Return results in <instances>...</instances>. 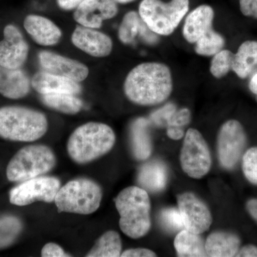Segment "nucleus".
<instances>
[{"label": "nucleus", "mask_w": 257, "mask_h": 257, "mask_svg": "<svg viewBox=\"0 0 257 257\" xmlns=\"http://www.w3.org/2000/svg\"><path fill=\"white\" fill-rule=\"evenodd\" d=\"M242 170L246 178L257 185V147L250 148L243 156Z\"/></svg>", "instance_id": "2f4dec72"}, {"label": "nucleus", "mask_w": 257, "mask_h": 257, "mask_svg": "<svg viewBox=\"0 0 257 257\" xmlns=\"http://www.w3.org/2000/svg\"><path fill=\"white\" fill-rule=\"evenodd\" d=\"M60 187V181L56 177H37L28 179L11 189L10 202L20 207L40 201L53 202Z\"/></svg>", "instance_id": "1a4fd4ad"}, {"label": "nucleus", "mask_w": 257, "mask_h": 257, "mask_svg": "<svg viewBox=\"0 0 257 257\" xmlns=\"http://www.w3.org/2000/svg\"><path fill=\"white\" fill-rule=\"evenodd\" d=\"M31 82L20 69H8L0 66V94L11 99L25 97L30 92Z\"/></svg>", "instance_id": "6ab92c4d"}, {"label": "nucleus", "mask_w": 257, "mask_h": 257, "mask_svg": "<svg viewBox=\"0 0 257 257\" xmlns=\"http://www.w3.org/2000/svg\"><path fill=\"white\" fill-rule=\"evenodd\" d=\"M239 236L232 233L216 231L211 233L205 243L207 256H236L240 248Z\"/></svg>", "instance_id": "aec40b11"}, {"label": "nucleus", "mask_w": 257, "mask_h": 257, "mask_svg": "<svg viewBox=\"0 0 257 257\" xmlns=\"http://www.w3.org/2000/svg\"><path fill=\"white\" fill-rule=\"evenodd\" d=\"M248 87H249L251 92L257 96V72L253 74L252 77L250 79Z\"/></svg>", "instance_id": "79ce46f5"}, {"label": "nucleus", "mask_w": 257, "mask_h": 257, "mask_svg": "<svg viewBox=\"0 0 257 257\" xmlns=\"http://www.w3.org/2000/svg\"><path fill=\"white\" fill-rule=\"evenodd\" d=\"M72 44L94 57H105L110 55L113 42L110 37L96 29L77 26L72 35Z\"/></svg>", "instance_id": "2eb2a0df"}, {"label": "nucleus", "mask_w": 257, "mask_h": 257, "mask_svg": "<svg viewBox=\"0 0 257 257\" xmlns=\"http://www.w3.org/2000/svg\"><path fill=\"white\" fill-rule=\"evenodd\" d=\"M119 212L120 229L133 239L143 237L151 228V203L147 191L141 187H128L115 199Z\"/></svg>", "instance_id": "f03ea898"}, {"label": "nucleus", "mask_w": 257, "mask_h": 257, "mask_svg": "<svg viewBox=\"0 0 257 257\" xmlns=\"http://www.w3.org/2000/svg\"><path fill=\"white\" fill-rule=\"evenodd\" d=\"M148 124L147 119L140 118L132 126V150L134 156L138 160H147L152 154V145Z\"/></svg>", "instance_id": "5701e85b"}, {"label": "nucleus", "mask_w": 257, "mask_h": 257, "mask_svg": "<svg viewBox=\"0 0 257 257\" xmlns=\"http://www.w3.org/2000/svg\"><path fill=\"white\" fill-rule=\"evenodd\" d=\"M214 10L209 5L198 7L186 18L183 27V36L189 43L196 42L212 30Z\"/></svg>", "instance_id": "a211bd4d"}, {"label": "nucleus", "mask_w": 257, "mask_h": 257, "mask_svg": "<svg viewBox=\"0 0 257 257\" xmlns=\"http://www.w3.org/2000/svg\"><path fill=\"white\" fill-rule=\"evenodd\" d=\"M114 1L120 4H127V3H133L135 0H114Z\"/></svg>", "instance_id": "37998d69"}, {"label": "nucleus", "mask_w": 257, "mask_h": 257, "mask_svg": "<svg viewBox=\"0 0 257 257\" xmlns=\"http://www.w3.org/2000/svg\"><path fill=\"white\" fill-rule=\"evenodd\" d=\"M144 25V22L140 14L135 11L128 12L124 15L120 25L118 37L122 43L131 44L138 34H140Z\"/></svg>", "instance_id": "bb28decb"}, {"label": "nucleus", "mask_w": 257, "mask_h": 257, "mask_svg": "<svg viewBox=\"0 0 257 257\" xmlns=\"http://www.w3.org/2000/svg\"><path fill=\"white\" fill-rule=\"evenodd\" d=\"M167 182V170L165 164L152 161L140 169L138 182L145 190L159 192L165 188Z\"/></svg>", "instance_id": "412c9836"}, {"label": "nucleus", "mask_w": 257, "mask_h": 257, "mask_svg": "<svg viewBox=\"0 0 257 257\" xmlns=\"http://www.w3.org/2000/svg\"><path fill=\"white\" fill-rule=\"evenodd\" d=\"M239 5L244 16L257 19V0H239Z\"/></svg>", "instance_id": "c9c22d12"}, {"label": "nucleus", "mask_w": 257, "mask_h": 257, "mask_svg": "<svg viewBox=\"0 0 257 257\" xmlns=\"http://www.w3.org/2000/svg\"><path fill=\"white\" fill-rule=\"evenodd\" d=\"M246 135L242 125L236 120L226 121L218 135V155L223 167L231 170L242 155Z\"/></svg>", "instance_id": "9d476101"}, {"label": "nucleus", "mask_w": 257, "mask_h": 257, "mask_svg": "<svg viewBox=\"0 0 257 257\" xmlns=\"http://www.w3.org/2000/svg\"><path fill=\"white\" fill-rule=\"evenodd\" d=\"M24 28L32 40L42 46L55 45L62 36V31L56 24L40 15L27 16L24 20Z\"/></svg>", "instance_id": "dca6fc26"}, {"label": "nucleus", "mask_w": 257, "mask_h": 257, "mask_svg": "<svg viewBox=\"0 0 257 257\" xmlns=\"http://www.w3.org/2000/svg\"><path fill=\"white\" fill-rule=\"evenodd\" d=\"M115 140L110 126L103 123L88 122L76 128L69 137L67 152L77 163H88L110 151Z\"/></svg>", "instance_id": "7ed1b4c3"}, {"label": "nucleus", "mask_w": 257, "mask_h": 257, "mask_svg": "<svg viewBox=\"0 0 257 257\" xmlns=\"http://www.w3.org/2000/svg\"><path fill=\"white\" fill-rule=\"evenodd\" d=\"M195 52L201 56L211 57L223 50L225 45L224 37L220 34L211 30L201 37L195 43Z\"/></svg>", "instance_id": "c85d7f7f"}, {"label": "nucleus", "mask_w": 257, "mask_h": 257, "mask_svg": "<svg viewBox=\"0 0 257 257\" xmlns=\"http://www.w3.org/2000/svg\"><path fill=\"white\" fill-rule=\"evenodd\" d=\"M160 220L162 226L169 231L175 232L184 228L180 211L176 208H167L162 210Z\"/></svg>", "instance_id": "7c9ffc66"}, {"label": "nucleus", "mask_w": 257, "mask_h": 257, "mask_svg": "<svg viewBox=\"0 0 257 257\" xmlns=\"http://www.w3.org/2000/svg\"><path fill=\"white\" fill-rule=\"evenodd\" d=\"M32 87L42 95L52 94H78L82 91L79 82L55 75L49 72H39L32 77Z\"/></svg>", "instance_id": "f3484780"}, {"label": "nucleus", "mask_w": 257, "mask_h": 257, "mask_svg": "<svg viewBox=\"0 0 257 257\" xmlns=\"http://www.w3.org/2000/svg\"><path fill=\"white\" fill-rule=\"evenodd\" d=\"M234 54L228 50H222L213 56L210 65L211 74L215 78L225 77L232 69Z\"/></svg>", "instance_id": "c756f323"}, {"label": "nucleus", "mask_w": 257, "mask_h": 257, "mask_svg": "<svg viewBox=\"0 0 257 257\" xmlns=\"http://www.w3.org/2000/svg\"><path fill=\"white\" fill-rule=\"evenodd\" d=\"M191 120V114L188 109H179L175 110L167 121V126H175L182 127L188 124Z\"/></svg>", "instance_id": "473e14b6"}, {"label": "nucleus", "mask_w": 257, "mask_h": 257, "mask_svg": "<svg viewBox=\"0 0 257 257\" xmlns=\"http://www.w3.org/2000/svg\"><path fill=\"white\" fill-rule=\"evenodd\" d=\"M74 19L86 28L99 29L104 20L114 18L118 8L114 0H84L75 8Z\"/></svg>", "instance_id": "4468645a"}, {"label": "nucleus", "mask_w": 257, "mask_h": 257, "mask_svg": "<svg viewBox=\"0 0 257 257\" xmlns=\"http://www.w3.org/2000/svg\"><path fill=\"white\" fill-rule=\"evenodd\" d=\"M84 0H57L59 7L64 10L75 9Z\"/></svg>", "instance_id": "ea45409f"}, {"label": "nucleus", "mask_w": 257, "mask_h": 257, "mask_svg": "<svg viewBox=\"0 0 257 257\" xmlns=\"http://www.w3.org/2000/svg\"><path fill=\"white\" fill-rule=\"evenodd\" d=\"M48 128L46 116L40 111L19 106L0 108V137L15 142H34Z\"/></svg>", "instance_id": "20e7f679"}, {"label": "nucleus", "mask_w": 257, "mask_h": 257, "mask_svg": "<svg viewBox=\"0 0 257 257\" xmlns=\"http://www.w3.org/2000/svg\"><path fill=\"white\" fill-rule=\"evenodd\" d=\"M236 256L257 257V247L253 245H246V246L239 248Z\"/></svg>", "instance_id": "4c0bfd02"}, {"label": "nucleus", "mask_w": 257, "mask_h": 257, "mask_svg": "<svg viewBox=\"0 0 257 257\" xmlns=\"http://www.w3.org/2000/svg\"><path fill=\"white\" fill-rule=\"evenodd\" d=\"M39 62L45 72L81 82L87 78L89 68L85 64L50 51L39 53Z\"/></svg>", "instance_id": "ddd939ff"}, {"label": "nucleus", "mask_w": 257, "mask_h": 257, "mask_svg": "<svg viewBox=\"0 0 257 257\" xmlns=\"http://www.w3.org/2000/svg\"><path fill=\"white\" fill-rule=\"evenodd\" d=\"M177 202L184 229L197 234L209 229L212 222L210 211L195 194L190 192L179 194Z\"/></svg>", "instance_id": "9b49d317"}, {"label": "nucleus", "mask_w": 257, "mask_h": 257, "mask_svg": "<svg viewBox=\"0 0 257 257\" xmlns=\"http://www.w3.org/2000/svg\"><path fill=\"white\" fill-rule=\"evenodd\" d=\"M180 162L182 170L192 178H202L210 170V152L198 130L192 128L187 130L181 151Z\"/></svg>", "instance_id": "6e6552de"}, {"label": "nucleus", "mask_w": 257, "mask_h": 257, "mask_svg": "<svg viewBox=\"0 0 257 257\" xmlns=\"http://www.w3.org/2000/svg\"><path fill=\"white\" fill-rule=\"evenodd\" d=\"M102 191L91 179L80 178L69 181L60 187L55 202L59 212L90 214L100 207Z\"/></svg>", "instance_id": "39448f33"}, {"label": "nucleus", "mask_w": 257, "mask_h": 257, "mask_svg": "<svg viewBox=\"0 0 257 257\" xmlns=\"http://www.w3.org/2000/svg\"><path fill=\"white\" fill-rule=\"evenodd\" d=\"M167 133L169 138L174 140H181V139L183 138L184 135L183 128H182V127H179V126H167Z\"/></svg>", "instance_id": "58836bf2"}, {"label": "nucleus", "mask_w": 257, "mask_h": 257, "mask_svg": "<svg viewBox=\"0 0 257 257\" xmlns=\"http://www.w3.org/2000/svg\"><path fill=\"white\" fill-rule=\"evenodd\" d=\"M41 256L43 257L71 256L68 253L64 252L63 248L55 243H48L45 244L42 248Z\"/></svg>", "instance_id": "f704fd0d"}, {"label": "nucleus", "mask_w": 257, "mask_h": 257, "mask_svg": "<svg viewBox=\"0 0 257 257\" xmlns=\"http://www.w3.org/2000/svg\"><path fill=\"white\" fill-rule=\"evenodd\" d=\"M246 209L251 217L257 222V199L248 200L246 203Z\"/></svg>", "instance_id": "a19ab883"}, {"label": "nucleus", "mask_w": 257, "mask_h": 257, "mask_svg": "<svg viewBox=\"0 0 257 257\" xmlns=\"http://www.w3.org/2000/svg\"><path fill=\"white\" fill-rule=\"evenodd\" d=\"M57 163L56 156L45 145L23 147L12 158L7 167L10 182H24L48 173Z\"/></svg>", "instance_id": "423d86ee"}, {"label": "nucleus", "mask_w": 257, "mask_h": 257, "mask_svg": "<svg viewBox=\"0 0 257 257\" xmlns=\"http://www.w3.org/2000/svg\"><path fill=\"white\" fill-rule=\"evenodd\" d=\"M175 247L179 256H207L205 243L199 234L187 229L181 230L175 239Z\"/></svg>", "instance_id": "b1692460"}, {"label": "nucleus", "mask_w": 257, "mask_h": 257, "mask_svg": "<svg viewBox=\"0 0 257 257\" xmlns=\"http://www.w3.org/2000/svg\"><path fill=\"white\" fill-rule=\"evenodd\" d=\"M189 0H143L139 14L147 28L156 35L169 36L179 26L189 11Z\"/></svg>", "instance_id": "0eeeda50"}, {"label": "nucleus", "mask_w": 257, "mask_h": 257, "mask_svg": "<svg viewBox=\"0 0 257 257\" xmlns=\"http://www.w3.org/2000/svg\"><path fill=\"white\" fill-rule=\"evenodd\" d=\"M121 257H154L156 253L148 248H130L121 253Z\"/></svg>", "instance_id": "e433bc0d"}, {"label": "nucleus", "mask_w": 257, "mask_h": 257, "mask_svg": "<svg viewBox=\"0 0 257 257\" xmlns=\"http://www.w3.org/2000/svg\"><path fill=\"white\" fill-rule=\"evenodd\" d=\"M173 89L172 74L165 64L145 62L132 69L124 84L125 95L143 106L157 105L168 99Z\"/></svg>", "instance_id": "f257e3e1"}, {"label": "nucleus", "mask_w": 257, "mask_h": 257, "mask_svg": "<svg viewBox=\"0 0 257 257\" xmlns=\"http://www.w3.org/2000/svg\"><path fill=\"white\" fill-rule=\"evenodd\" d=\"M23 228V223L16 216H5L0 218V248L8 247L14 243Z\"/></svg>", "instance_id": "cd10ccee"}, {"label": "nucleus", "mask_w": 257, "mask_h": 257, "mask_svg": "<svg viewBox=\"0 0 257 257\" xmlns=\"http://www.w3.org/2000/svg\"><path fill=\"white\" fill-rule=\"evenodd\" d=\"M257 67V42L246 41L241 44L234 56L232 69L241 79H246Z\"/></svg>", "instance_id": "4be33fe9"}, {"label": "nucleus", "mask_w": 257, "mask_h": 257, "mask_svg": "<svg viewBox=\"0 0 257 257\" xmlns=\"http://www.w3.org/2000/svg\"><path fill=\"white\" fill-rule=\"evenodd\" d=\"M4 39L0 41V66L8 69H20L26 62L29 45L20 29L8 25L3 30Z\"/></svg>", "instance_id": "f8f14e48"}, {"label": "nucleus", "mask_w": 257, "mask_h": 257, "mask_svg": "<svg viewBox=\"0 0 257 257\" xmlns=\"http://www.w3.org/2000/svg\"><path fill=\"white\" fill-rule=\"evenodd\" d=\"M42 101L48 107L67 114H75L82 109V101L74 94H52L42 95Z\"/></svg>", "instance_id": "a878e982"}, {"label": "nucleus", "mask_w": 257, "mask_h": 257, "mask_svg": "<svg viewBox=\"0 0 257 257\" xmlns=\"http://www.w3.org/2000/svg\"><path fill=\"white\" fill-rule=\"evenodd\" d=\"M175 110V105L168 104L160 110L154 113L152 115V119L157 125L167 124L171 115L173 114Z\"/></svg>", "instance_id": "72a5a7b5"}, {"label": "nucleus", "mask_w": 257, "mask_h": 257, "mask_svg": "<svg viewBox=\"0 0 257 257\" xmlns=\"http://www.w3.org/2000/svg\"><path fill=\"white\" fill-rule=\"evenodd\" d=\"M121 241L119 234L115 231H108L97 240L87 257L121 256Z\"/></svg>", "instance_id": "393cba45"}]
</instances>
